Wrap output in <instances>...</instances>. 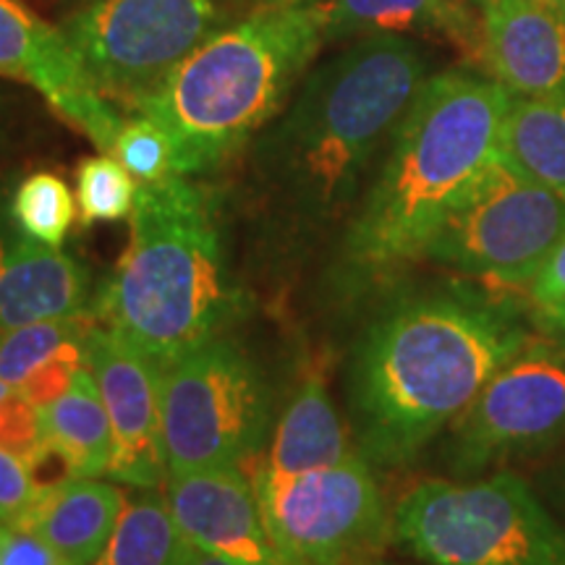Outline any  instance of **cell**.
<instances>
[{
	"label": "cell",
	"instance_id": "cell-1",
	"mask_svg": "<svg viewBox=\"0 0 565 565\" xmlns=\"http://www.w3.org/2000/svg\"><path fill=\"white\" fill-rule=\"evenodd\" d=\"M540 335L513 299L471 280L387 299L345 359V412L359 454L404 469Z\"/></svg>",
	"mask_w": 565,
	"mask_h": 565
},
{
	"label": "cell",
	"instance_id": "cell-2",
	"mask_svg": "<svg viewBox=\"0 0 565 565\" xmlns=\"http://www.w3.org/2000/svg\"><path fill=\"white\" fill-rule=\"evenodd\" d=\"M427 79L412 40L372 34L317 66L286 113L252 145V192L265 249L280 263L307 254L351 221L372 162Z\"/></svg>",
	"mask_w": 565,
	"mask_h": 565
},
{
	"label": "cell",
	"instance_id": "cell-3",
	"mask_svg": "<svg viewBox=\"0 0 565 565\" xmlns=\"http://www.w3.org/2000/svg\"><path fill=\"white\" fill-rule=\"evenodd\" d=\"M511 95L490 76L450 68L427 76L335 252L343 296L377 291L424 252L466 189L500 150Z\"/></svg>",
	"mask_w": 565,
	"mask_h": 565
},
{
	"label": "cell",
	"instance_id": "cell-4",
	"mask_svg": "<svg viewBox=\"0 0 565 565\" xmlns=\"http://www.w3.org/2000/svg\"><path fill=\"white\" fill-rule=\"evenodd\" d=\"M246 303L217 194L186 175L139 183L129 246L95 309L100 324L162 370L228 333Z\"/></svg>",
	"mask_w": 565,
	"mask_h": 565
},
{
	"label": "cell",
	"instance_id": "cell-5",
	"mask_svg": "<svg viewBox=\"0 0 565 565\" xmlns=\"http://www.w3.org/2000/svg\"><path fill=\"white\" fill-rule=\"evenodd\" d=\"M322 42L320 0L249 11L204 40L134 113L171 137L179 175L210 173L278 116Z\"/></svg>",
	"mask_w": 565,
	"mask_h": 565
},
{
	"label": "cell",
	"instance_id": "cell-6",
	"mask_svg": "<svg viewBox=\"0 0 565 565\" xmlns=\"http://www.w3.org/2000/svg\"><path fill=\"white\" fill-rule=\"evenodd\" d=\"M393 534L427 565H565V521L515 469L424 479L393 505Z\"/></svg>",
	"mask_w": 565,
	"mask_h": 565
},
{
	"label": "cell",
	"instance_id": "cell-7",
	"mask_svg": "<svg viewBox=\"0 0 565 565\" xmlns=\"http://www.w3.org/2000/svg\"><path fill=\"white\" fill-rule=\"evenodd\" d=\"M273 393L263 370L228 335L160 370L168 475L242 469L273 437Z\"/></svg>",
	"mask_w": 565,
	"mask_h": 565
},
{
	"label": "cell",
	"instance_id": "cell-8",
	"mask_svg": "<svg viewBox=\"0 0 565 565\" xmlns=\"http://www.w3.org/2000/svg\"><path fill=\"white\" fill-rule=\"evenodd\" d=\"M236 17L225 0H87L61 32L92 87L116 108L137 110Z\"/></svg>",
	"mask_w": 565,
	"mask_h": 565
},
{
	"label": "cell",
	"instance_id": "cell-9",
	"mask_svg": "<svg viewBox=\"0 0 565 565\" xmlns=\"http://www.w3.org/2000/svg\"><path fill=\"white\" fill-rule=\"evenodd\" d=\"M565 236V200L503 152L445 217L424 259L463 278L526 286Z\"/></svg>",
	"mask_w": 565,
	"mask_h": 565
},
{
	"label": "cell",
	"instance_id": "cell-10",
	"mask_svg": "<svg viewBox=\"0 0 565 565\" xmlns=\"http://www.w3.org/2000/svg\"><path fill=\"white\" fill-rule=\"evenodd\" d=\"M252 484L282 565H385L393 508L362 454L296 477L254 469Z\"/></svg>",
	"mask_w": 565,
	"mask_h": 565
},
{
	"label": "cell",
	"instance_id": "cell-11",
	"mask_svg": "<svg viewBox=\"0 0 565 565\" xmlns=\"http://www.w3.org/2000/svg\"><path fill=\"white\" fill-rule=\"evenodd\" d=\"M565 445V345L536 335L443 435L450 479L542 461Z\"/></svg>",
	"mask_w": 565,
	"mask_h": 565
},
{
	"label": "cell",
	"instance_id": "cell-12",
	"mask_svg": "<svg viewBox=\"0 0 565 565\" xmlns=\"http://www.w3.org/2000/svg\"><path fill=\"white\" fill-rule=\"evenodd\" d=\"M87 366L113 429L105 477L129 487H166L171 475L162 445L160 370L100 322L87 335Z\"/></svg>",
	"mask_w": 565,
	"mask_h": 565
},
{
	"label": "cell",
	"instance_id": "cell-13",
	"mask_svg": "<svg viewBox=\"0 0 565 565\" xmlns=\"http://www.w3.org/2000/svg\"><path fill=\"white\" fill-rule=\"evenodd\" d=\"M0 76L32 84L63 121L110 152L126 118L92 87L61 26L24 0H0Z\"/></svg>",
	"mask_w": 565,
	"mask_h": 565
},
{
	"label": "cell",
	"instance_id": "cell-14",
	"mask_svg": "<svg viewBox=\"0 0 565 565\" xmlns=\"http://www.w3.org/2000/svg\"><path fill=\"white\" fill-rule=\"evenodd\" d=\"M166 498L192 545L238 565H282L252 479L242 469L173 475L168 477Z\"/></svg>",
	"mask_w": 565,
	"mask_h": 565
},
{
	"label": "cell",
	"instance_id": "cell-15",
	"mask_svg": "<svg viewBox=\"0 0 565 565\" xmlns=\"http://www.w3.org/2000/svg\"><path fill=\"white\" fill-rule=\"evenodd\" d=\"M482 68L511 97L565 95V17L550 0H479Z\"/></svg>",
	"mask_w": 565,
	"mask_h": 565
},
{
	"label": "cell",
	"instance_id": "cell-16",
	"mask_svg": "<svg viewBox=\"0 0 565 565\" xmlns=\"http://www.w3.org/2000/svg\"><path fill=\"white\" fill-rule=\"evenodd\" d=\"M89 270L0 215V330L89 312Z\"/></svg>",
	"mask_w": 565,
	"mask_h": 565
},
{
	"label": "cell",
	"instance_id": "cell-17",
	"mask_svg": "<svg viewBox=\"0 0 565 565\" xmlns=\"http://www.w3.org/2000/svg\"><path fill=\"white\" fill-rule=\"evenodd\" d=\"M324 40L372 38V34H422L445 38L466 61L482 66V13L475 0H320Z\"/></svg>",
	"mask_w": 565,
	"mask_h": 565
},
{
	"label": "cell",
	"instance_id": "cell-18",
	"mask_svg": "<svg viewBox=\"0 0 565 565\" xmlns=\"http://www.w3.org/2000/svg\"><path fill=\"white\" fill-rule=\"evenodd\" d=\"M356 454V443L345 435L322 374L309 372L275 424L270 450L257 469L273 477H296L328 469Z\"/></svg>",
	"mask_w": 565,
	"mask_h": 565
},
{
	"label": "cell",
	"instance_id": "cell-19",
	"mask_svg": "<svg viewBox=\"0 0 565 565\" xmlns=\"http://www.w3.org/2000/svg\"><path fill=\"white\" fill-rule=\"evenodd\" d=\"M124 505L121 487L97 477H74L42 494L26 529L58 550L68 565H92L108 547Z\"/></svg>",
	"mask_w": 565,
	"mask_h": 565
},
{
	"label": "cell",
	"instance_id": "cell-20",
	"mask_svg": "<svg viewBox=\"0 0 565 565\" xmlns=\"http://www.w3.org/2000/svg\"><path fill=\"white\" fill-rule=\"evenodd\" d=\"M42 440L66 458L74 477H105L113 458V429L95 374L82 366L68 391L40 406Z\"/></svg>",
	"mask_w": 565,
	"mask_h": 565
},
{
	"label": "cell",
	"instance_id": "cell-21",
	"mask_svg": "<svg viewBox=\"0 0 565 565\" xmlns=\"http://www.w3.org/2000/svg\"><path fill=\"white\" fill-rule=\"evenodd\" d=\"M500 152L565 200V95L511 97Z\"/></svg>",
	"mask_w": 565,
	"mask_h": 565
},
{
	"label": "cell",
	"instance_id": "cell-22",
	"mask_svg": "<svg viewBox=\"0 0 565 565\" xmlns=\"http://www.w3.org/2000/svg\"><path fill=\"white\" fill-rule=\"evenodd\" d=\"M186 536L158 487H134L108 547L92 565H175Z\"/></svg>",
	"mask_w": 565,
	"mask_h": 565
},
{
	"label": "cell",
	"instance_id": "cell-23",
	"mask_svg": "<svg viewBox=\"0 0 565 565\" xmlns=\"http://www.w3.org/2000/svg\"><path fill=\"white\" fill-rule=\"evenodd\" d=\"M95 315L42 320L0 330V380L21 387L42 366L58 359H84L87 362V335Z\"/></svg>",
	"mask_w": 565,
	"mask_h": 565
},
{
	"label": "cell",
	"instance_id": "cell-24",
	"mask_svg": "<svg viewBox=\"0 0 565 565\" xmlns=\"http://www.w3.org/2000/svg\"><path fill=\"white\" fill-rule=\"evenodd\" d=\"M9 212L13 223L26 236L47 246H58V249L76 221L74 194H71L66 181L47 171L26 175L19 183L11 196Z\"/></svg>",
	"mask_w": 565,
	"mask_h": 565
},
{
	"label": "cell",
	"instance_id": "cell-25",
	"mask_svg": "<svg viewBox=\"0 0 565 565\" xmlns=\"http://www.w3.org/2000/svg\"><path fill=\"white\" fill-rule=\"evenodd\" d=\"M139 186L113 154H95L76 168V200L84 225L116 223L131 215Z\"/></svg>",
	"mask_w": 565,
	"mask_h": 565
},
{
	"label": "cell",
	"instance_id": "cell-26",
	"mask_svg": "<svg viewBox=\"0 0 565 565\" xmlns=\"http://www.w3.org/2000/svg\"><path fill=\"white\" fill-rule=\"evenodd\" d=\"M110 154L139 183H154L168 175H179V160H175L171 137L147 116L126 118Z\"/></svg>",
	"mask_w": 565,
	"mask_h": 565
},
{
	"label": "cell",
	"instance_id": "cell-27",
	"mask_svg": "<svg viewBox=\"0 0 565 565\" xmlns=\"http://www.w3.org/2000/svg\"><path fill=\"white\" fill-rule=\"evenodd\" d=\"M42 498L24 458L0 445V524L26 526Z\"/></svg>",
	"mask_w": 565,
	"mask_h": 565
},
{
	"label": "cell",
	"instance_id": "cell-28",
	"mask_svg": "<svg viewBox=\"0 0 565 565\" xmlns=\"http://www.w3.org/2000/svg\"><path fill=\"white\" fill-rule=\"evenodd\" d=\"M42 443L40 408L30 404L19 391L0 404V445L21 458L30 456Z\"/></svg>",
	"mask_w": 565,
	"mask_h": 565
},
{
	"label": "cell",
	"instance_id": "cell-29",
	"mask_svg": "<svg viewBox=\"0 0 565 565\" xmlns=\"http://www.w3.org/2000/svg\"><path fill=\"white\" fill-rule=\"evenodd\" d=\"M0 565H68L38 532L26 526H3L0 532Z\"/></svg>",
	"mask_w": 565,
	"mask_h": 565
},
{
	"label": "cell",
	"instance_id": "cell-30",
	"mask_svg": "<svg viewBox=\"0 0 565 565\" xmlns=\"http://www.w3.org/2000/svg\"><path fill=\"white\" fill-rule=\"evenodd\" d=\"M526 294L532 309H550L565 303V236L550 249L545 263L526 282Z\"/></svg>",
	"mask_w": 565,
	"mask_h": 565
},
{
	"label": "cell",
	"instance_id": "cell-31",
	"mask_svg": "<svg viewBox=\"0 0 565 565\" xmlns=\"http://www.w3.org/2000/svg\"><path fill=\"white\" fill-rule=\"evenodd\" d=\"M532 484L540 498L565 521V445L545 458V463L536 469Z\"/></svg>",
	"mask_w": 565,
	"mask_h": 565
},
{
	"label": "cell",
	"instance_id": "cell-32",
	"mask_svg": "<svg viewBox=\"0 0 565 565\" xmlns=\"http://www.w3.org/2000/svg\"><path fill=\"white\" fill-rule=\"evenodd\" d=\"M532 320L542 335L565 345V303L550 309H532Z\"/></svg>",
	"mask_w": 565,
	"mask_h": 565
},
{
	"label": "cell",
	"instance_id": "cell-33",
	"mask_svg": "<svg viewBox=\"0 0 565 565\" xmlns=\"http://www.w3.org/2000/svg\"><path fill=\"white\" fill-rule=\"evenodd\" d=\"M175 565H238V563H233L228 557H221L215 553H207V550L196 547L186 540V547H183V553L179 561H175Z\"/></svg>",
	"mask_w": 565,
	"mask_h": 565
},
{
	"label": "cell",
	"instance_id": "cell-34",
	"mask_svg": "<svg viewBox=\"0 0 565 565\" xmlns=\"http://www.w3.org/2000/svg\"><path fill=\"white\" fill-rule=\"evenodd\" d=\"M238 17H244V11H257V9H270V6H288V3H307V0H225Z\"/></svg>",
	"mask_w": 565,
	"mask_h": 565
},
{
	"label": "cell",
	"instance_id": "cell-35",
	"mask_svg": "<svg viewBox=\"0 0 565 565\" xmlns=\"http://www.w3.org/2000/svg\"><path fill=\"white\" fill-rule=\"evenodd\" d=\"M11 393H13V387H11V385H6V383H3V380H0V404H3V401H6V398H9V395H11Z\"/></svg>",
	"mask_w": 565,
	"mask_h": 565
},
{
	"label": "cell",
	"instance_id": "cell-36",
	"mask_svg": "<svg viewBox=\"0 0 565 565\" xmlns=\"http://www.w3.org/2000/svg\"><path fill=\"white\" fill-rule=\"evenodd\" d=\"M550 3H553V6H555V9H557V11H561V13H563V17H565V0H550Z\"/></svg>",
	"mask_w": 565,
	"mask_h": 565
},
{
	"label": "cell",
	"instance_id": "cell-37",
	"mask_svg": "<svg viewBox=\"0 0 565 565\" xmlns=\"http://www.w3.org/2000/svg\"><path fill=\"white\" fill-rule=\"evenodd\" d=\"M307 3H312V0H307ZM475 3H479V0H475Z\"/></svg>",
	"mask_w": 565,
	"mask_h": 565
},
{
	"label": "cell",
	"instance_id": "cell-38",
	"mask_svg": "<svg viewBox=\"0 0 565 565\" xmlns=\"http://www.w3.org/2000/svg\"><path fill=\"white\" fill-rule=\"evenodd\" d=\"M0 532H3V524H0Z\"/></svg>",
	"mask_w": 565,
	"mask_h": 565
}]
</instances>
